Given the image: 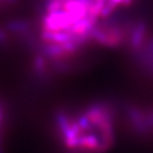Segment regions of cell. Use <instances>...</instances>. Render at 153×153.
<instances>
[{
	"label": "cell",
	"mask_w": 153,
	"mask_h": 153,
	"mask_svg": "<svg viewBox=\"0 0 153 153\" xmlns=\"http://www.w3.org/2000/svg\"><path fill=\"white\" fill-rule=\"evenodd\" d=\"M104 0H46L40 20L43 71L75 58L91 43V34L102 19Z\"/></svg>",
	"instance_id": "6da1fadb"
},
{
	"label": "cell",
	"mask_w": 153,
	"mask_h": 153,
	"mask_svg": "<svg viewBox=\"0 0 153 153\" xmlns=\"http://www.w3.org/2000/svg\"><path fill=\"white\" fill-rule=\"evenodd\" d=\"M60 144L76 151H102L113 145L114 114L106 103H93L75 112H61L56 120Z\"/></svg>",
	"instance_id": "7a4b0ae2"
},
{
	"label": "cell",
	"mask_w": 153,
	"mask_h": 153,
	"mask_svg": "<svg viewBox=\"0 0 153 153\" xmlns=\"http://www.w3.org/2000/svg\"><path fill=\"white\" fill-rule=\"evenodd\" d=\"M5 126H6V114H5L4 108L1 102H0V146L2 145V141L4 138Z\"/></svg>",
	"instance_id": "3957f363"
},
{
	"label": "cell",
	"mask_w": 153,
	"mask_h": 153,
	"mask_svg": "<svg viewBox=\"0 0 153 153\" xmlns=\"http://www.w3.org/2000/svg\"><path fill=\"white\" fill-rule=\"evenodd\" d=\"M15 2V0H0V7H7L8 5H11Z\"/></svg>",
	"instance_id": "277c9868"
}]
</instances>
